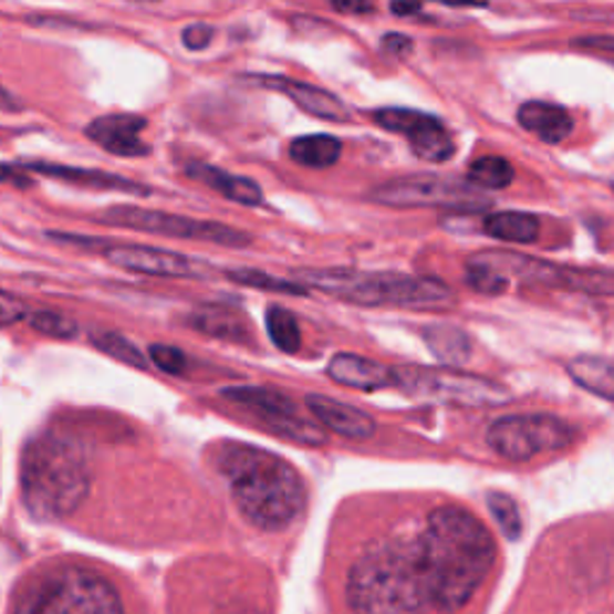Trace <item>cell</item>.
<instances>
[{
    "mask_svg": "<svg viewBox=\"0 0 614 614\" xmlns=\"http://www.w3.org/2000/svg\"><path fill=\"white\" fill-rule=\"evenodd\" d=\"M418 545L433 605L445 612L459 610L473 597L497 556L492 533L461 507L435 509Z\"/></svg>",
    "mask_w": 614,
    "mask_h": 614,
    "instance_id": "obj_1",
    "label": "cell"
},
{
    "mask_svg": "<svg viewBox=\"0 0 614 614\" xmlns=\"http://www.w3.org/2000/svg\"><path fill=\"white\" fill-rule=\"evenodd\" d=\"M214 466L228 480L242 517L262 531H281L291 525L308 504L303 476L267 449L223 441L214 449Z\"/></svg>",
    "mask_w": 614,
    "mask_h": 614,
    "instance_id": "obj_2",
    "label": "cell"
},
{
    "mask_svg": "<svg viewBox=\"0 0 614 614\" xmlns=\"http://www.w3.org/2000/svg\"><path fill=\"white\" fill-rule=\"evenodd\" d=\"M346 593L355 614H425L433 607V595L418 535L370 548L353 564Z\"/></svg>",
    "mask_w": 614,
    "mask_h": 614,
    "instance_id": "obj_3",
    "label": "cell"
},
{
    "mask_svg": "<svg viewBox=\"0 0 614 614\" xmlns=\"http://www.w3.org/2000/svg\"><path fill=\"white\" fill-rule=\"evenodd\" d=\"M20 488L37 521H61L75 513L92 490V468L77 439L41 433L24 445Z\"/></svg>",
    "mask_w": 614,
    "mask_h": 614,
    "instance_id": "obj_4",
    "label": "cell"
},
{
    "mask_svg": "<svg viewBox=\"0 0 614 614\" xmlns=\"http://www.w3.org/2000/svg\"><path fill=\"white\" fill-rule=\"evenodd\" d=\"M300 277L312 289L365 308L389 305L404 310H447L456 303V293L445 281L398 274V271L310 269Z\"/></svg>",
    "mask_w": 614,
    "mask_h": 614,
    "instance_id": "obj_5",
    "label": "cell"
},
{
    "mask_svg": "<svg viewBox=\"0 0 614 614\" xmlns=\"http://www.w3.org/2000/svg\"><path fill=\"white\" fill-rule=\"evenodd\" d=\"M12 614H125L113 583L82 566H59L24 585Z\"/></svg>",
    "mask_w": 614,
    "mask_h": 614,
    "instance_id": "obj_6",
    "label": "cell"
},
{
    "mask_svg": "<svg viewBox=\"0 0 614 614\" xmlns=\"http://www.w3.org/2000/svg\"><path fill=\"white\" fill-rule=\"evenodd\" d=\"M394 387L413 398L466 408L502 406L511 398L499 382L473 373H461L456 367L398 365L394 367Z\"/></svg>",
    "mask_w": 614,
    "mask_h": 614,
    "instance_id": "obj_7",
    "label": "cell"
},
{
    "mask_svg": "<svg viewBox=\"0 0 614 614\" xmlns=\"http://www.w3.org/2000/svg\"><path fill=\"white\" fill-rule=\"evenodd\" d=\"M98 221L118 228H133V231L178 238V240H197V242H214V246L226 248H246L252 238L240 231V228L226 226L219 221L180 217V214H168L159 209H142V207H111L104 214H98Z\"/></svg>",
    "mask_w": 614,
    "mask_h": 614,
    "instance_id": "obj_8",
    "label": "cell"
},
{
    "mask_svg": "<svg viewBox=\"0 0 614 614\" xmlns=\"http://www.w3.org/2000/svg\"><path fill=\"white\" fill-rule=\"evenodd\" d=\"M574 437L576 430L562 418L548 413H521L495 420L488 430V445L502 459L531 461L540 454L566 449Z\"/></svg>",
    "mask_w": 614,
    "mask_h": 614,
    "instance_id": "obj_9",
    "label": "cell"
},
{
    "mask_svg": "<svg viewBox=\"0 0 614 614\" xmlns=\"http://www.w3.org/2000/svg\"><path fill=\"white\" fill-rule=\"evenodd\" d=\"M223 398L248 410L262 427L283 439L298 441V445L322 447L326 433L318 423L300 416V410L291 396L271 387H231L221 392Z\"/></svg>",
    "mask_w": 614,
    "mask_h": 614,
    "instance_id": "obj_10",
    "label": "cell"
},
{
    "mask_svg": "<svg viewBox=\"0 0 614 614\" xmlns=\"http://www.w3.org/2000/svg\"><path fill=\"white\" fill-rule=\"evenodd\" d=\"M370 199L396 209L445 207L456 211H478L490 205V199L478 195L473 185L439 176H410L382 183L370 195Z\"/></svg>",
    "mask_w": 614,
    "mask_h": 614,
    "instance_id": "obj_11",
    "label": "cell"
},
{
    "mask_svg": "<svg viewBox=\"0 0 614 614\" xmlns=\"http://www.w3.org/2000/svg\"><path fill=\"white\" fill-rule=\"evenodd\" d=\"M55 242H67V246L77 248H92L94 252L104 254L111 264H116L125 271H135V274L147 277H162V279H202L209 274V267L199 260H192L188 254L159 250V248H145V246H125V242H106L94 238H77V236H63V233H49Z\"/></svg>",
    "mask_w": 614,
    "mask_h": 614,
    "instance_id": "obj_12",
    "label": "cell"
},
{
    "mask_svg": "<svg viewBox=\"0 0 614 614\" xmlns=\"http://www.w3.org/2000/svg\"><path fill=\"white\" fill-rule=\"evenodd\" d=\"M375 123H379L384 131H392L404 135L413 154L423 162L445 164L454 156V139L449 131L437 116L423 111L410 108H379L373 113Z\"/></svg>",
    "mask_w": 614,
    "mask_h": 614,
    "instance_id": "obj_13",
    "label": "cell"
},
{
    "mask_svg": "<svg viewBox=\"0 0 614 614\" xmlns=\"http://www.w3.org/2000/svg\"><path fill=\"white\" fill-rule=\"evenodd\" d=\"M252 82L260 84V87L274 90V92H281L283 96H289L300 111H305L315 118L332 121V123L351 121V113H348L346 104L341 102L339 96H334L332 92H324V90L315 87V84L298 82V80L283 77V75H252Z\"/></svg>",
    "mask_w": 614,
    "mask_h": 614,
    "instance_id": "obj_14",
    "label": "cell"
},
{
    "mask_svg": "<svg viewBox=\"0 0 614 614\" xmlns=\"http://www.w3.org/2000/svg\"><path fill=\"white\" fill-rule=\"evenodd\" d=\"M147 127V121L133 113H113V116H102L84 127V135L98 147H104L111 154L118 156H147L149 145L142 139V131Z\"/></svg>",
    "mask_w": 614,
    "mask_h": 614,
    "instance_id": "obj_15",
    "label": "cell"
},
{
    "mask_svg": "<svg viewBox=\"0 0 614 614\" xmlns=\"http://www.w3.org/2000/svg\"><path fill=\"white\" fill-rule=\"evenodd\" d=\"M305 404L312 410V416L341 437L370 439L377 430V423L373 416H367L365 410L348 406L344 402H336V398H330L324 394H308Z\"/></svg>",
    "mask_w": 614,
    "mask_h": 614,
    "instance_id": "obj_16",
    "label": "cell"
},
{
    "mask_svg": "<svg viewBox=\"0 0 614 614\" xmlns=\"http://www.w3.org/2000/svg\"><path fill=\"white\" fill-rule=\"evenodd\" d=\"M326 375H330L336 384H344V387L361 389V392H377L384 387H394V367L353 353L334 355L332 363L326 365Z\"/></svg>",
    "mask_w": 614,
    "mask_h": 614,
    "instance_id": "obj_17",
    "label": "cell"
},
{
    "mask_svg": "<svg viewBox=\"0 0 614 614\" xmlns=\"http://www.w3.org/2000/svg\"><path fill=\"white\" fill-rule=\"evenodd\" d=\"M519 125L538 139L548 142V145H560L574 131V118L566 108L556 104L525 102L519 108Z\"/></svg>",
    "mask_w": 614,
    "mask_h": 614,
    "instance_id": "obj_18",
    "label": "cell"
},
{
    "mask_svg": "<svg viewBox=\"0 0 614 614\" xmlns=\"http://www.w3.org/2000/svg\"><path fill=\"white\" fill-rule=\"evenodd\" d=\"M188 176L209 185L211 190H217L219 195H223L226 199H231V202L238 205H246V207H257L262 205V188L250 178H242V176H233L228 174V170H221L217 166H209V164H190L188 166Z\"/></svg>",
    "mask_w": 614,
    "mask_h": 614,
    "instance_id": "obj_19",
    "label": "cell"
},
{
    "mask_svg": "<svg viewBox=\"0 0 614 614\" xmlns=\"http://www.w3.org/2000/svg\"><path fill=\"white\" fill-rule=\"evenodd\" d=\"M27 168L37 170V174H41V176L61 178V180L77 183V185H90V188H98V190H123V192L147 195L145 185H139L135 180H127V178H121V176L106 174V170L73 168V166H59V164H46V162H32V164H27Z\"/></svg>",
    "mask_w": 614,
    "mask_h": 614,
    "instance_id": "obj_20",
    "label": "cell"
},
{
    "mask_svg": "<svg viewBox=\"0 0 614 614\" xmlns=\"http://www.w3.org/2000/svg\"><path fill=\"white\" fill-rule=\"evenodd\" d=\"M188 324L192 326V330L202 332L207 336H214V339L238 341V344L250 339L248 320L233 308H221V305L199 308L188 318Z\"/></svg>",
    "mask_w": 614,
    "mask_h": 614,
    "instance_id": "obj_21",
    "label": "cell"
},
{
    "mask_svg": "<svg viewBox=\"0 0 614 614\" xmlns=\"http://www.w3.org/2000/svg\"><path fill=\"white\" fill-rule=\"evenodd\" d=\"M566 373L579 387L614 404V358L607 355H579L566 363Z\"/></svg>",
    "mask_w": 614,
    "mask_h": 614,
    "instance_id": "obj_22",
    "label": "cell"
},
{
    "mask_svg": "<svg viewBox=\"0 0 614 614\" xmlns=\"http://www.w3.org/2000/svg\"><path fill=\"white\" fill-rule=\"evenodd\" d=\"M423 339L441 363L464 365L470 358V339L459 326L451 324H427Z\"/></svg>",
    "mask_w": 614,
    "mask_h": 614,
    "instance_id": "obj_23",
    "label": "cell"
},
{
    "mask_svg": "<svg viewBox=\"0 0 614 614\" xmlns=\"http://www.w3.org/2000/svg\"><path fill=\"white\" fill-rule=\"evenodd\" d=\"M485 233L507 240V242H533L540 231V221L535 214L528 211H495L482 221Z\"/></svg>",
    "mask_w": 614,
    "mask_h": 614,
    "instance_id": "obj_24",
    "label": "cell"
},
{
    "mask_svg": "<svg viewBox=\"0 0 614 614\" xmlns=\"http://www.w3.org/2000/svg\"><path fill=\"white\" fill-rule=\"evenodd\" d=\"M291 159L305 168H330L339 162L341 142L332 135H305L291 142Z\"/></svg>",
    "mask_w": 614,
    "mask_h": 614,
    "instance_id": "obj_25",
    "label": "cell"
},
{
    "mask_svg": "<svg viewBox=\"0 0 614 614\" xmlns=\"http://www.w3.org/2000/svg\"><path fill=\"white\" fill-rule=\"evenodd\" d=\"M468 180L485 190H504L513 180V166L502 156H482L470 164Z\"/></svg>",
    "mask_w": 614,
    "mask_h": 614,
    "instance_id": "obj_26",
    "label": "cell"
},
{
    "mask_svg": "<svg viewBox=\"0 0 614 614\" xmlns=\"http://www.w3.org/2000/svg\"><path fill=\"white\" fill-rule=\"evenodd\" d=\"M267 332H269V339L274 341V346L281 348L283 353H298L300 344H303L298 320L293 312L285 308L271 305L267 310Z\"/></svg>",
    "mask_w": 614,
    "mask_h": 614,
    "instance_id": "obj_27",
    "label": "cell"
},
{
    "mask_svg": "<svg viewBox=\"0 0 614 614\" xmlns=\"http://www.w3.org/2000/svg\"><path fill=\"white\" fill-rule=\"evenodd\" d=\"M226 277L236 281V283L250 285V289H257V291H271V293H285V295H308V289L303 283H295V281H289V279L267 274V271H260V269H231V271H226Z\"/></svg>",
    "mask_w": 614,
    "mask_h": 614,
    "instance_id": "obj_28",
    "label": "cell"
},
{
    "mask_svg": "<svg viewBox=\"0 0 614 614\" xmlns=\"http://www.w3.org/2000/svg\"><path fill=\"white\" fill-rule=\"evenodd\" d=\"M94 341V346L98 351H104L106 355H111V358H116L125 365H133L137 370H147V358H145V353H142L131 339H125L123 334H116V332H98L92 336Z\"/></svg>",
    "mask_w": 614,
    "mask_h": 614,
    "instance_id": "obj_29",
    "label": "cell"
},
{
    "mask_svg": "<svg viewBox=\"0 0 614 614\" xmlns=\"http://www.w3.org/2000/svg\"><path fill=\"white\" fill-rule=\"evenodd\" d=\"M488 507L492 511L495 521L502 528V533L509 540H519L521 531H523V521H521V511L517 507V502L504 492H490L488 495Z\"/></svg>",
    "mask_w": 614,
    "mask_h": 614,
    "instance_id": "obj_30",
    "label": "cell"
},
{
    "mask_svg": "<svg viewBox=\"0 0 614 614\" xmlns=\"http://www.w3.org/2000/svg\"><path fill=\"white\" fill-rule=\"evenodd\" d=\"M27 322L32 324L34 332L51 336V339L67 341V339L77 336V324L70 318L61 315V312H53V310H32Z\"/></svg>",
    "mask_w": 614,
    "mask_h": 614,
    "instance_id": "obj_31",
    "label": "cell"
},
{
    "mask_svg": "<svg viewBox=\"0 0 614 614\" xmlns=\"http://www.w3.org/2000/svg\"><path fill=\"white\" fill-rule=\"evenodd\" d=\"M466 283L470 289L485 293V295H499L509 291V279L497 274L495 269L482 267V264H468L466 269Z\"/></svg>",
    "mask_w": 614,
    "mask_h": 614,
    "instance_id": "obj_32",
    "label": "cell"
},
{
    "mask_svg": "<svg viewBox=\"0 0 614 614\" xmlns=\"http://www.w3.org/2000/svg\"><path fill=\"white\" fill-rule=\"evenodd\" d=\"M149 358L152 363L164 370L168 375H180L185 367H188V358H185V353L176 346H166V344H154L149 346Z\"/></svg>",
    "mask_w": 614,
    "mask_h": 614,
    "instance_id": "obj_33",
    "label": "cell"
},
{
    "mask_svg": "<svg viewBox=\"0 0 614 614\" xmlns=\"http://www.w3.org/2000/svg\"><path fill=\"white\" fill-rule=\"evenodd\" d=\"M30 312H32L30 305H27L22 298L0 289V326L18 324V322L30 318Z\"/></svg>",
    "mask_w": 614,
    "mask_h": 614,
    "instance_id": "obj_34",
    "label": "cell"
},
{
    "mask_svg": "<svg viewBox=\"0 0 614 614\" xmlns=\"http://www.w3.org/2000/svg\"><path fill=\"white\" fill-rule=\"evenodd\" d=\"M211 37H214V30L209 24H192L183 32V44L190 51H202L211 44Z\"/></svg>",
    "mask_w": 614,
    "mask_h": 614,
    "instance_id": "obj_35",
    "label": "cell"
},
{
    "mask_svg": "<svg viewBox=\"0 0 614 614\" xmlns=\"http://www.w3.org/2000/svg\"><path fill=\"white\" fill-rule=\"evenodd\" d=\"M576 46L591 49V51H600L605 55V61H610L614 65V39H605V37H583L576 41Z\"/></svg>",
    "mask_w": 614,
    "mask_h": 614,
    "instance_id": "obj_36",
    "label": "cell"
},
{
    "mask_svg": "<svg viewBox=\"0 0 614 614\" xmlns=\"http://www.w3.org/2000/svg\"><path fill=\"white\" fill-rule=\"evenodd\" d=\"M382 46L394 55H406L413 51V39H408L404 34H384Z\"/></svg>",
    "mask_w": 614,
    "mask_h": 614,
    "instance_id": "obj_37",
    "label": "cell"
},
{
    "mask_svg": "<svg viewBox=\"0 0 614 614\" xmlns=\"http://www.w3.org/2000/svg\"><path fill=\"white\" fill-rule=\"evenodd\" d=\"M0 183L20 185V188H27V185H32V180L27 178L20 168L8 166V164H0Z\"/></svg>",
    "mask_w": 614,
    "mask_h": 614,
    "instance_id": "obj_38",
    "label": "cell"
},
{
    "mask_svg": "<svg viewBox=\"0 0 614 614\" xmlns=\"http://www.w3.org/2000/svg\"><path fill=\"white\" fill-rule=\"evenodd\" d=\"M334 10H339V12H373L375 6H370V3H334Z\"/></svg>",
    "mask_w": 614,
    "mask_h": 614,
    "instance_id": "obj_39",
    "label": "cell"
},
{
    "mask_svg": "<svg viewBox=\"0 0 614 614\" xmlns=\"http://www.w3.org/2000/svg\"><path fill=\"white\" fill-rule=\"evenodd\" d=\"M20 104H18V98L12 96L10 92H6L3 87H0V111H18Z\"/></svg>",
    "mask_w": 614,
    "mask_h": 614,
    "instance_id": "obj_40",
    "label": "cell"
},
{
    "mask_svg": "<svg viewBox=\"0 0 614 614\" xmlns=\"http://www.w3.org/2000/svg\"><path fill=\"white\" fill-rule=\"evenodd\" d=\"M392 12H396V15H413V12H420V6H416V3H408V6L392 3Z\"/></svg>",
    "mask_w": 614,
    "mask_h": 614,
    "instance_id": "obj_41",
    "label": "cell"
}]
</instances>
